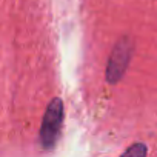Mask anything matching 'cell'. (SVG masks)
Instances as JSON below:
<instances>
[{
	"label": "cell",
	"instance_id": "6da1fadb",
	"mask_svg": "<svg viewBox=\"0 0 157 157\" xmlns=\"http://www.w3.org/2000/svg\"><path fill=\"white\" fill-rule=\"evenodd\" d=\"M62 122H63V102L59 97H56L49 102L40 128V140L43 148L49 149L57 143L60 137Z\"/></svg>",
	"mask_w": 157,
	"mask_h": 157
},
{
	"label": "cell",
	"instance_id": "7a4b0ae2",
	"mask_svg": "<svg viewBox=\"0 0 157 157\" xmlns=\"http://www.w3.org/2000/svg\"><path fill=\"white\" fill-rule=\"evenodd\" d=\"M131 56H132V42L128 37H122L116 43L109 56V60H108V66H106V82L108 83H117L123 77L128 68V63L131 60Z\"/></svg>",
	"mask_w": 157,
	"mask_h": 157
},
{
	"label": "cell",
	"instance_id": "3957f363",
	"mask_svg": "<svg viewBox=\"0 0 157 157\" xmlns=\"http://www.w3.org/2000/svg\"><path fill=\"white\" fill-rule=\"evenodd\" d=\"M122 157H146V146L143 143H134L122 154Z\"/></svg>",
	"mask_w": 157,
	"mask_h": 157
}]
</instances>
